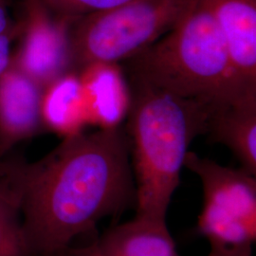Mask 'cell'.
Listing matches in <instances>:
<instances>
[{
    "mask_svg": "<svg viewBox=\"0 0 256 256\" xmlns=\"http://www.w3.org/2000/svg\"><path fill=\"white\" fill-rule=\"evenodd\" d=\"M126 82L130 100L124 130L135 183L136 216L166 220L189 146L194 138L206 134L212 106L146 82Z\"/></svg>",
    "mask_w": 256,
    "mask_h": 256,
    "instance_id": "2",
    "label": "cell"
},
{
    "mask_svg": "<svg viewBox=\"0 0 256 256\" xmlns=\"http://www.w3.org/2000/svg\"><path fill=\"white\" fill-rule=\"evenodd\" d=\"M184 166L202 183L198 232L210 243L208 256H252L256 241V176L188 151Z\"/></svg>",
    "mask_w": 256,
    "mask_h": 256,
    "instance_id": "5",
    "label": "cell"
},
{
    "mask_svg": "<svg viewBox=\"0 0 256 256\" xmlns=\"http://www.w3.org/2000/svg\"><path fill=\"white\" fill-rule=\"evenodd\" d=\"M124 64L126 79L210 106L256 90L238 80L224 36L202 0H188L174 27Z\"/></svg>",
    "mask_w": 256,
    "mask_h": 256,
    "instance_id": "3",
    "label": "cell"
},
{
    "mask_svg": "<svg viewBox=\"0 0 256 256\" xmlns=\"http://www.w3.org/2000/svg\"><path fill=\"white\" fill-rule=\"evenodd\" d=\"M54 256H102V254L98 240H95L82 247L66 248Z\"/></svg>",
    "mask_w": 256,
    "mask_h": 256,
    "instance_id": "16",
    "label": "cell"
},
{
    "mask_svg": "<svg viewBox=\"0 0 256 256\" xmlns=\"http://www.w3.org/2000/svg\"><path fill=\"white\" fill-rule=\"evenodd\" d=\"M20 28V21H16L8 30L0 34V82L10 64L12 54V43L18 38Z\"/></svg>",
    "mask_w": 256,
    "mask_h": 256,
    "instance_id": "15",
    "label": "cell"
},
{
    "mask_svg": "<svg viewBox=\"0 0 256 256\" xmlns=\"http://www.w3.org/2000/svg\"><path fill=\"white\" fill-rule=\"evenodd\" d=\"M43 90L10 62L0 82V158L46 130L42 119Z\"/></svg>",
    "mask_w": 256,
    "mask_h": 256,
    "instance_id": "7",
    "label": "cell"
},
{
    "mask_svg": "<svg viewBox=\"0 0 256 256\" xmlns=\"http://www.w3.org/2000/svg\"><path fill=\"white\" fill-rule=\"evenodd\" d=\"M86 92L90 124L101 128L120 126L129 106V88L118 64H96L77 72Z\"/></svg>",
    "mask_w": 256,
    "mask_h": 256,
    "instance_id": "10",
    "label": "cell"
},
{
    "mask_svg": "<svg viewBox=\"0 0 256 256\" xmlns=\"http://www.w3.org/2000/svg\"><path fill=\"white\" fill-rule=\"evenodd\" d=\"M10 0H0V34H4L14 24L9 12Z\"/></svg>",
    "mask_w": 256,
    "mask_h": 256,
    "instance_id": "17",
    "label": "cell"
},
{
    "mask_svg": "<svg viewBox=\"0 0 256 256\" xmlns=\"http://www.w3.org/2000/svg\"><path fill=\"white\" fill-rule=\"evenodd\" d=\"M102 256H180L166 220L138 218L98 239Z\"/></svg>",
    "mask_w": 256,
    "mask_h": 256,
    "instance_id": "11",
    "label": "cell"
},
{
    "mask_svg": "<svg viewBox=\"0 0 256 256\" xmlns=\"http://www.w3.org/2000/svg\"><path fill=\"white\" fill-rule=\"evenodd\" d=\"M218 23L240 82L256 88V0H202Z\"/></svg>",
    "mask_w": 256,
    "mask_h": 256,
    "instance_id": "9",
    "label": "cell"
},
{
    "mask_svg": "<svg viewBox=\"0 0 256 256\" xmlns=\"http://www.w3.org/2000/svg\"><path fill=\"white\" fill-rule=\"evenodd\" d=\"M0 256H36L24 228L18 194L7 174L0 176Z\"/></svg>",
    "mask_w": 256,
    "mask_h": 256,
    "instance_id": "13",
    "label": "cell"
},
{
    "mask_svg": "<svg viewBox=\"0 0 256 256\" xmlns=\"http://www.w3.org/2000/svg\"><path fill=\"white\" fill-rule=\"evenodd\" d=\"M9 167V160L7 158H0V176L7 174Z\"/></svg>",
    "mask_w": 256,
    "mask_h": 256,
    "instance_id": "18",
    "label": "cell"
},
{
    "mask_svg": "<svg viewBox=\"0 0 256 256\" xmlns=\"http://www.w3.org/2000/svg\"><path fill=\"white\" fill-rule=\"evenodd\" d=\"M24 228L36 256H54L136 202L124 128L70 137L36 162L9 160Z\"/></svg>",
    "mask_w": 256,
    "mask_h": 256,
    "instance_id": "1",
    "label": "cell"
},
{
    "mask_svg": "<svg viewBox=\"0 0 256 256\" xmlns=\"http://www.w3.org/2000/svg\"><path fill=\"white\" fill-rule=\"evenodd\" d=\"M19 44L12 64L43 90L74 72L70 28L76 18L54 14L42 0H22Z\"/></svg>",
    "mask_w": 256,
    "mask_h": 256,
    "instance_id": "6",
    "label": "cell"
},
{
    "mask_svg": "<svg viewBox=\"0 0 256 256\" xmlns=\"http://www.w3.org/2000/svg\"><path fill=\"white\" fill-rule=\"evenodd\" d=\"M55 14L78 18L129 0H42Z\"/></svg>",
    "mask_w": 256,
    "mask_h": 256,
    "instance_id": "14",
    "label": "cell"
},
{
    "mask_svg": "<svg viewBox=\"0 0 256 256\" xmlns=\"http://www.w3.org/2000/svg\"><path fill=\"white\" fill-rule=\"evenodd\" d=\"M42 119L46 130L63 138L82 132L90 124L88 100L79 74L68 72L44 88Z\"/></svg>",
    "mask_w": 256,
    "mask_h": 256,
    "instance_id": "12",
    "label": "cell"
},
{
    "mask_svg": "<svg viewBox=\"0 0 256 256\" xmlns=\"http://www.w3.org/2000/svg\"><path fill=\"white\" fill-rule=\"evenodd\" d=\"M188 0H129L74 20V72L96 64H119L151 46L180 18Z\"/></svg>",
    "mask_w": 256,
    "mask_h": 256,
    "instance_id": "4",
    "label": "cell"
},
{
    "mask_svg": "<svg viewBox=\"0 0 256 256\" xmlns=\"http://www.w3.org/2000/svg\"><path fill=\"white\" fill-rule=\"evenodd\" d=\"M206 134L228 147L243 170L256 176V90L212 106Z\"/></svg>",
    "mask_w": 256,
    "mask_h": 256,
    "instance_id": "8",
    "label": "cell"
}]
</instances>
